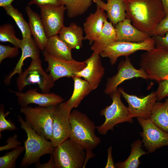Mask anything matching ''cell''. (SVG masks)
I'll return each mask as SVG.
<instances>
[{
    "label": "cell",
    "instance_id": "1",
    "mask_svg": "<svg viewBox=\"0 0 168 168\" xmlns=\"http://www.w3.org/2000/svg\"><path fill=\"white\" fill-rule=\"evenodd\" d=\"M126 17L142 32L154 35L156 27L166 16L161 0H123Z\"/></svg>",
    "mask_w": 168,
    "mask_h": 168
},
{
    "label": "cell",
    "instance_id": "2",
    "mask_svg": "<svg viewBox=\"0 0 168 168\" xmlns=\"http://www.w3.org/2000/svg\"><path fill=\"white\" fill-rule=\"evenodd\" d=\"M70 121L71 130L69 138L81 146L86 153L85 165L94 157L92 150L100 142L95 133V124L85 114L77 110L71 112Z\"/></svg>",
    "mask_w": 168,
    "mask_h": 168
},
{
    "label": "cell",
    "instance_id": "3",
    "mask_svg": "<svg viewBox=\"0 0 168 168\" xmlns=\"http://www.w3.org/2000/svg\"><path fill=\"white\" fill-rule=\"evenodd\" d=\"M18 121L21 128L26 133L27 138L24 141L25 153L20 163V167L26 168L40 162L43 156L52 154L55 147L51 141L38 134L20 115Z\"/></svg>",
    "mask_w": 168,
    "mask_h": 168
},
{
    "label": "cell",
    "instance_id": "4",
    "mask_svg": "<svg viewBox=\"0 0 168 168\" xmlns=\"http://www.w3.org/2000/svg\"><path fill=\"white\" fill-rule=\"evenodd\" d=\"M51 155L55 168H82L86 166L85 150L69 138L55 147Z\"/></svg>",
    "mask_w": 168,
    "mask_h": 168
},
{
    "label": "cell",
    "instance_id": "5",
    "mask_svg": "<svg viewBox=\"0 0 168 168\" xmlns=\"http://www.w3.org/2000/svg\"><path fill=\"white\" fill-rule=\"evenodd\" d=\"M121 95L118 89L111 93L109 95L112 100L111 104L101 110L100 114L105 116V121L102 124L96 127L100 134H106L109 130H113L114 126L118 124L133 122V118L130 116L128 107L121 100Z\"/></svg>",
    "mask_w": 168,
    "mask_h": 168
},
{
    "label": "cell",
    "instance_id": "6",
    "mask_svg": "<svg viewBox=\"0 0 168 168\" xmlns=\"http://www.w3.org/2000/svg\"><path fill=\"white\" fill-rule=\"evenodd\" d=\"M55 106L21 107L20 112L25 116L26 121L38 134L50 139Z\"/></svg>",
    "mask_w": 168,
    "mask_h": 168
},
{
    "label": "cell",
    "instance_id": "7",
    "mask_svg": "<svg viewBox=\"0 0 168 168\" xmlns=\"http://www.w3.org/2000/svg\"><path fill=\"white\" fill-rule=\"evenodd\" d=\"M139 65L148 79L157 82L168 78V50L155 47L142 54Z\"/></svg>",
    "mask_w": 168,
    "mask_h": 168
},
{
    "label": "cell",
    "instance_id": "8",
    "mask_svg": "<svg viewBox=\"0 0 168 168\" xmlns=\"http://www.w3.org/2000/svg\"><path fill=\"white\" fill-rule=\"evenodd\" d=\"M55 81L50 74L43 69L40 58L32 59L28 68L19 75L16 83L18 90L21 92L28 85L36 84L43 93H49Z\"/></svg>",
    "mask_w": 168,
    "mask_h": 168
},
{
    "label": "cell",
    "instance_id": "9",
    "mask_svg": "<svg viewBox=\"0 0 168 168\" xmlns=\"http://www.w3.org/2000/svg\"><path fill=\"white\" fill-rule=\"evenodd\" d=\"M155 47V42L152 37L139 42L117 41L108 46L100 55L103 58H108L110 64L113 65L120 56H128L138 51H148Z\"/></svg>",
    "mask_w": 168,
    "mask_h": 168
},
{
    "label": "cell",
    "instance_id": "10",
    "mask_svg": "<svg viewBox=\"0 0 168 168\" xmlns=\"http://www.w3.org/2000/svg\"><path fill=\"white\" fill-rule=\"evenodd\" d=\"M71 110L65 102H62L56 106L50 139L55 147L69 138L71 130L70 116Z\"/></svg>",
    "mask_w": 168,
    "mask_h": 168
},
{
    "label": "cell",
    "instance_id": "11",
    "mask_svg": "<svg viewBox=\"0 0 168 168\" xmlns=\"http://www.w3.org/2000/svg\"><path fill=\"white\" fill-rule=\"evenodd\" d=\"M137 119L142 128L140 134L148 153L154 152L157 149L168 146V133L158 127L150 118L137 117Z\"/></svg>",
    "mask_w": 168,
    "mask_h": 168
},
{
    "label": "cell",
    "instance_id": "12",
    "mask_svg": "<svg viewBox=\"0 0 168 168\" xmlns=\"http://www.w3.org/2000/svg\"><path fill=\"white\" fill-rule=\"evenodd\" d=\"M44 60L48 64L46 71L55 82L63 77H72L75 73L83 69L86 66L84 61L80 62L73 59L67 60L53 57L45 51H43Z\"/></svg>",
    "mask_w": 168,
    "mask_h": 168
},
{
    "label": "cell",
    "instance_id": "13",
    "mask_svg": "<svg viewBox=\"0 0 168 168\" xmlns=\"http://www.w3.org/2000/svg\"><path fill=\"white\" fill-rule=\"evenodd\" d=\"M118 90L128 104L131 117L150 118L153 107L157 100L156 91H153L146 96L138 97L127 93L122 87Z\"/></svg>",
    "mask_w": 168,
    "mask_h": 168
},
{
    "label": "cell",
    "instance_id": "14",
    "mask_svg": "<svg viewBox=\"0 0 168 168\" xmlns=\"http://www.w3.org/2000/svg\"><path fill=\"white\" fill-rule=\"evenodd\" d=\"M138 77L148 79L147 74L143 68H135L128 57H125V60H122L119 63L117 73L107 78L104 93L106 95H110L117 90L118 86L125 81Z\"/></svg>",
    "mask_w": 168,
    "mask_h": 168
},
{
    "label": "cell",
    "instance_id": "15",
    "mask_svg": "<svg viewBox=\"0 0 168 168\" xmlns=\"http://www.w3.org/2000/svg\"><path fill=\"white\" fill-rule=\"evenodd\" d=\"M40 17L48 38L57 35L64 25V13L66 10L64 6L50 5L39 6Z\"/></svg>",
    "mask_w": 168,
    "mask_h": 168
},
{
    "label": "cell",
    "instance_id": "16",
    "mask_svg": "<svg viewBox=\"0 0 168 168\" xmlns=\"http://www.w3.org/2000/svg\"><path fill=\"white\" fill-rule=\"evenodd\" d=\"M37 90V88L31 89L25 92L9 91L17 97L18 103L21 107H27L30 104H35L39 106H55L64 100L61 96L53 92L41 93L38 92Z\"/></svg>",
    "mask_w": 168,
    "mask_h": 168
},
{
    "label": "cell",
    "instance_id": "17",
    "mask_svg": "<svg viewBox=\"0 0 168 168\" xmlns=\"http://www.w3.org/2000/svg\"><path fill=\"white\" fill-rule=\"evenodd\" d=\"M100 54L93 52L91 56L84 61L86 65L75 76L83 77L90 85L93 90L97 88L105 74V69L100 60Z\"/></svg>",
    "mask_w": 168,
    "mask_h": 168
},
{
    "label": "cell",
    "instance_id": "18",
    "mask_svg": "<svg viewBox=\"0 0 168 168\" xmlns=\"http://www.w3.org/2000/svg\"><path fill=\"white\" fill-rule=\"evenodd\" d=\"M108 18L105 11L97 5L95 12L91 13L83 24L85 33L84 40L89 41L90 44L99 36L104 26L105 20Z\"/></svg>",
    "mask_w": 168,
    "mask_h": 168
},
{
    "label": "cell",
    "instance_id": "19",
    "mask_svg": "<svg viewBox=\"0 0 168 168\" xmlns=\"http://www.w3.org/2000/svg\"><path fill=\"white\" fill-rule=\"evenodd\" d=\"M20 48L22 51L21 56L13 70L5 77L4 82L6 85L10 84L13 76L16 73L20 74L22 72V67L26 58L30 57L35 59L40 58V49L32 37L22 38Z\"/></svg>",
    "mask_w": 168,
    "mask_h": 168
},
{
    "label": "cell",
    "instance_id": "20",
    "mask_svg": "<svg viewBox=\"0 0 168 168\" xmlns=\"http://www.w3.org/2000/svg\"><path fill=\"white\" fill-rule=\"evenodd\" d=\"M131 21L126 18L115 25L118 41L139 42L149 39L152 37L149 34L141 31L131 24Z\"/></svg>",
    "mask_w": 168,
    "mask_h": 168
},
{
    "label": "cell",
    "instance_id": "21",
    "mask_svg": "<svg viewBox=\"0 0 168 168\" xmlns=\"http://www.w3.org/2000/svg\"><path fill=\"white\" fill-rule=\"evenodd\" d=\"M25 10L29 19V25L31 34L39 49L43 51L48 38L40 16L33 11L29 6L26 7Z\"/></svg>",
    "mask_w": 168,
    "mask_h": 168
},
{
    "label": "cell",
    "instance_id": "22",
    "mask_svg": "<svg viewBox=\"0 0 168 168\" xmlns=\"http://www.w3.org/2000/svg\"><path fill=\"white\" fill-rule=\"evenodd\" d=\"M59 34L60 39L71 49H78L82 47L84 40L83 30L75 23H71L68 26H64Z\"/></svg>",
    "mask_w": 168,
    "mask_h": 168
},
{
    "label": "cell",
    "instance_id": "23",
    "mask_svg": "<svg viewBox=\"0 0 168 168\" xmlns=\"http://www.w3.org/2000/svg\"><path fill=\"white\" fill-rule=\"evenodd\" d=\"M116 41L117 39L115 29L106 18L99 36L93 42L91 49L93 52L100 54L108 46Z\"/></svg>",
    "mask_w": 168,
    "mask_h": 168
},
{
    "label": "cell",
    "instance_id": "24",
    "mask_svg": "<svg viewBox=\"0 0 168 168\" xmlns=\"http://www.w3.org/2000/svg\"><path fill=\"white\" fill-rule=\"evenodd\" d=\"M72 49L57 35L48 38L44 50L53 57L71 60L73 59L72 54Z\"/></svg>",
    "mask_w": 168,
    "mask_h": 168
},
{
    "label": "cell",
    "instance_id": "25",
    "mask_svg": "<svg viewBox=\"0 0 168 168\" xmlns=\"http://www.w3.org/2000/svg\"><path fill=\"white\" fill-rule=\"evenodd\" d=\"M74 81V88L70 98L65 102L71 110L79 106L82 100L92 90L89 83L86 80L76 76L72 77Z\"/></svg>",
    "mask_w": 168,
    "mask_h": 168
},
{
    "label": "cell",
    "instance_id": "26",
    "mask_svg": "<svg viewBox=\"0 0 168 168\" xmlns=\"http://www.w3.org/2000/svg\"><path fill=\"white\" fill-rule=\"evenodd\" d=\"M164 102L156 101L152 108L150 119L158 127L168 133V96Z\"/></svg>",
    "mask_w": 168,
    "mask_h": 168
},
{
    "label": "cell",
    "instance_id": "27",
    "mask_svg": "<svg viewBox=\"0 0 168 168\" xmlns=\"http://www.w3.org/2000/svg\"><path fill=\"white\" fill-rule=\"evenodd\" d=\"M102 9L107 12L110 22L115 25L126 18V10L123 0H107Z\"/></svg>",
    "mask_w": 168,
    "mask_h": 168
},
{
    "label": "cell",
    "instance_id": "28",
    "mask_svg": "<svg viewBox=\"0 0 168 168\" xmlns=\"http://www.w3.org/2000/svg\"><path fill=\"white\" fill-rule=\"evenodd\" d=\"M142 142L138 139L131 145V152L128 157L124 161L116 163L115 165L118 168H137L141 163L140 157L147 153L142 148Z\"/></svg>",
    "mask_w": 168,
    "mask_h": 168
},
{
    "label": "cell",
    "instance_id": "29",
    "mask_svg": "<svg viewBox=\"0 0 168 168\" xmlns=\"http://www.w3.org/2000/svg\"><path fill=\"white\" fill-rule=\"evenodd\" d=\"M65 6L68 17L73 18L85 13L91 6L92 0H59Z\"/></svg>",
    "mask_w": 168,
    "mask_h": 168
},
{
    "label": "cell",
    "instance_id": "30",
    "mask_svg": "<svg viewBox=\"0 0 168 168\" xmlns=\"http://www.w3.org/2000/svg\"><path fill=\"white\" fill-rule=\"evenodd\" d=\"M3 7L6 14L10 16L15 22L21 32L22 38L31 37L29 23L25 20L22 14L16 8L14 7L12 4Z\"/></svg>",
    "mask_w": 168,
    "mask_h": 168
},
{
    "label": "cell",
    "instance_id": "31",
    "mask_svg": "<svg viewBox=\"0 0 168 168\" xmlns=\"http://www.w3.org/2000/svg\"><path fill=\"white\" fill-rule=\"evenodd\" d=\"M25 150L24 146H19L0 157V168H15L16 162Z\"/></svg>",
    "mask_w": 168,
    "mask_h": 168
},
{
    "label": "cell",
    "instance_id": "32",
    "mask_svg": "<svg viewBox=\"0 0 168 168\" xmlns=\"http://www.w3.org/2000/svg\"><path fill=\"white\" fill-rule=\"evenodd\" d=\"M0 41L9 42L15 46L20 48L21 40L16 36L13 26L7 23L0 26Z\"/></svg>",
    "mask_w": 168,
    "mask_h": 168
},
{
    "label": "cell",
    "instance_id": "33",
    "mask_svg": "<svg viewBox=\"0 0 168 168\" xmlns=\"http://www.w3.org/2000/svg\"><path fill=\"white\" fill-rule=\"evenodd\" d=\"M10 112H6L3 105L0 106V135L1 133L5 130L13 131L17 129L15 124L11 120H7L6 117Z\"/></svg>",
    "mask_w": 168,
    "mask_h": 168
},
{
    "label": "cell",
    "instance_id": "34",
    "mask_svg": "<svg viewBox=\"0 0 168 168\" xmlns=\"http://www.w3.org/2000/svg\"><path fill=\"white\" fill-rule=\"evenodd\" d=\"M19 48L10 46L0 44V63L5 58H12L16 56L19 54Z\"/></svg>",
    "mask_w": 168,
    "mask_h": 168
},
{
    "label": "cell",
    "instance_id": "35",
    "mask_svg": "<svg viewBox=\"0 0 168 168\" xmlns=\"http://www.w3.org/2000/svg\"><path fill=\"white\" fill-rule=\"evenodd\" d=\"M156 92L159 101L168 96V78L159 82Z\"/></svg>",
    "mask_w": 168,
    "mask_h": 168
},
{
    "label": "cell",
    "instance_id": "36",
    "mask_svg": "<svg viewBox=\"0 0 168 168\" xmlns=\"http://www.w3.org/2000/svg\"><path fill=\"white\" fill-rule=\"evenodd\" d=\"M17 135L16 134L8 137L6 141L7 144L0 147V151L14 149L21 146L22 143L17 140Z\"/></svg>",
    "mask_w": 168,
    "mask_h": 168
},
{
    "label": "cell",
    "instance_id": "37",
    "mask_svg": "<svg viewBox=\"0 0 168 168\" xmlns=\"http://www.w3.org/2000/svg\"><path fill=\"white\" fill-rule=\"evenodd\" d=\"M165 36L154 35L152 37L155 42V47L168 50V31Z\"/></svg>",
    "mask_w": 168,
    "mask_h": 168
},
{
    "label": "cell",
    "instance_id": "38",
    "mask_svg": "<svg viewBox=\"0 0 168 168\" xmlns=\"http://www.w3.org/2000/svg\"><path fill=\"white\" fill-rule=\"evenodd\" d=\"M168 31V15L166 16L159 23L156 28L154 35L164 36Z\"/></svg>",
    "mask_w": 168,
    "mask_h": 168
},
{
    "label": "cell",
    "instance_id": "39",
    "mask_svg": "<svg viewBox=\"0 0 168 168\" xmlns=\"http://www.w3.org/2000/svg\"><path fill=\"white\" fill-rule=\"evenodd\" d=\"M36 4L38 6L40 5H50L59 6L62 5L59 0H31L28 5Z\"/></svg>",
    "mask_w": 168,
    "mask_h": 168
},
{
    "label": "cell",
    "instance_id": "40",
    "mask_svg": "<svg viewBox=\"0 0 168 168\" xmlns=\"http://www.w3.org/2000/svg\"><path fill=\"white\" fill-rule=\"evenodd\" d=\"M112 146H110L107 149V163L105 166V168H116L112 158Z\"/></svg>",
    "mask_w": 168,
    "mask_h": 168
},
{
    "label": "cell",
    "instance_id": "41",
    "mask_svg": "<svg viewBox=\"0 0 168 168\" xmlns=\"http://www.w3.org/2000/svg\"><path fill=\"white\" fill-rule=\"evenodd\" d=\"M35 167L37 168H55L54 163L52 155L49 161L46 163L41 164L40 162L35 164Z\"/></svg>",
    "mask_w": 168,
    "mask_h": 168
},
{
    "label": "cell",
    "instance_id": "42",
    "mask_svg": "<svg viewBox=\"0 0 168 168\" xmlns=\"http://www.w3.org/2000/svg\"><path fill=\"white\" fill-rule=\"evenodd\" d=\"M14 0H0V6L4 7L6 6L12 4V2Z\"/></svg>",
    "mask_w": 168,
    "mask_h": 168
},
{
    "label": "cell",
    "instance_id": "43",
    "mask_svg": "<svg viewBox=\"0 0 168 168\" xmlns=\"http://www.w3.org/2000/svg\"><path fill=\"white\" fill-rule=\"evenodd\" d=\"M165 12L166 16L168 15V0H161Z\"/></svg>",
    "mask_w": 168,
    "mask_h": 168
},
{
    "label": "cell",
    "instance_id": "44",
    "mask_svg": "<svg viewBox=\"0 0 168 168\" xmlns=\"http://www.w3.org/2000/svg\"><path fill=\"white\" fill-rule=\"evenodd\" d=\"M101 9H102L104 6L105 3L102 0H92Z\"/></svg>",
    "mask_w": 168,
    "mask_h": 168
},
{
    "label": "cell",
    "instance_id": "45",
    "mask_svg": "<svg viewBox=\"0 0 168 168\" xmlns=\"http://www.w3.org/2000/svg\"></svg>",
    "mask_w": 168,
    "mask_h": 168
}]
</instances>
